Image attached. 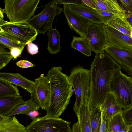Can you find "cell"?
Returning a JSON list of instances; mask_svg holds the SVG:
<instances>
[{
    "label": "cell",
    "instance_id": "obj_1",
    "mask_svg": "<svg viewBox=\"0 0 132 132\" xmlns=\"http://www.w3.org/2000/svg\"><path fill=\"white\" fill-rule=\"evenodd\" d=\"M121 67L106 52L95 54L91 63L88 104L89 111L99 108L104 101L112 79Z\"/></svg>",
    "mask_w": 132,
    "mask_h": 132
},
{
    "label": "cell",
    "instance_id": "obj_2",
    "mask_svg": "<svg viewBox=\"0 0 132 132\" xmlns=\"http://www.w3.org/2000/svg\"><path fill=\"white\" fill-rule=\"evenodd\" d=\"M61 67H53L48 72L50 92L48 104L45 110L46 115L59 117L71 101L73 92L68 76L63 73Z\"/></svg>",
    "mask_w": 132,
    "mask_h": 132
},
{
    "label": "cell",
    "instance_id": "obj_3",
    "mask_svg": "<svg viewBox=\"0 0 132 132\" xmlns=\"http://www.w3.org/2000/svg\"><path fill=\"white\" fill-rule=\"evenodd\" d=\"M69 80L73 88L76 100L73 110L76 115L84 104H88L90 81L89 70L78 65L71 70Z\"/></svg>",
    "mask_w": 132,
    "mask_h": 132
},
{
    "label": "cell",
    "instance_id": "obj_4",
    "mask_svg": "<svg viewBox=\"0 0 132 132\" xmlns=\"http://www.w3.org/2000/svg\"><path fill=\"white\" fill-rule=\"evenodd\" d=\"M39 0H6L5 13L12 23L27 22L35 13Z\"/></svg>",
    "mask_w": 132,
    "mask_h": 132
},
{
    "label": "cell",
    "instance_id": "obj_5",
    "mask_svg": "<svg viewBox=\"0 0 132 132\" xmlns=\"http://www.w3.org/2000/svg\"><path fill=\"white\" fill-rule=\"evenodd\" d=\"M120 70L116 73L110 83L109 91L114 94L122 108L132 106V78L124 74Z\"/></svg>",
    "mask_w": 132,
    "mask_h": 132
},
{
    "label": "cell",
    "instance_id": "obj_6",
    "mask_svg": "<svg viewBox=\"0 0 132 132\" xmlns=\"http://www.w3.org/2000/svg\"><path fill=\"white\" fill-rule=\"evenodd\" d=\"M39 14L34 16L27 23L38 34H45L52 28V24L55 16L63 12V9L58 6L56 0L50 1L44 6Z\"/></svg>",
    "mask_w": 132,
    "mask_h": 132
},
{
    "label": "cell",
    "instance_id": "obj_7",
    "mask_svg": "<svg viewBox=\"0 0 132 132\" xmlns=\"http://www.w3.org/2000/svg\"><path fill=\"white\" fill-rule=\"evenodd\" d=\"M71 122L46 115L37 117L26 127L28 132H72Z\"/></svg>",
    "mask_w": 132,
    "mask_h": 132
},
{
    "label": "cell",
    "instance_id": "obj_8",
    "mask_svg": "<svg viewBox=\"0 0 132 132\" xmlns=\"http://www.w3.org/2000/svg\"><path fill=\"white\" fill-rule=\"evenodd\" d=\"M0 29L19 43L26 45L29 42L36 40L38 34L27 22L7 21L0 26Z\"/></svg>",
    "mask_w": 132,
    "mask_h": 132
},
{
    "label": "cell",
    "instance_id": "obj_9",
    "mask_svg": "<svg viewBox=\"0 0 132 132\" xmlns=\"http://www.w3.org/2000/svg\"><path fill=\"white\" fill-rule=\"evenodd\" d=\"M85 38L92 51L95 54L103 52L108 43L105 25L103 23H91Z\"/></svg>",
    "mask_w": 132,
    "mask_h": 132
},
{
    "label": "cell",
    "instance_id": "obj_10",
    "mask_svg": "<svg viewBox=\"0 0 132 132\" xmlns=\"http://www.w3.org/2000/svg\"><path fill=\"white\" fill-rule=\"evenodd\" d=\"M36 86L31 94L30 98L38 104L42 109L45 110L50 100V80L47 76L41 74L35 79Z\"/></svg>",
    "mask_w": 132,
    "mask_h": 132
},
{
    "label": "cell",
    "instance_id": "obj_11",
    "mask_svg": "<svg viewBox=\"0 0 132 132\" xmlns=\"http://www.w3.org/2000/svg\"><path fill=\"white\" fill-rule=\"evenodd\" d=\"M129 76H132V52L116 48L109 43L104 49Z\"/></svg>",
    "mask_w": 132,
    "mask_h": 132
},
{
    "label": "cell",
    "instance_id": "obj_12",
    "mask_svg": "<svg viewBox=\"0 0 132 132\" xmlns=\"http://www.w3.org/2000/svg\"><path fill=\"white\" fill-rule=\"evenodd\" d=\"M63 13L70 28L74 30L80 36L85 38L88 28L92 23L80 14L69 9L63 5Z\"/></svg>",
    "mask_w": 132,
    "mask_h": 132
},
{
    "label": "cell",
    "instance_id": "obj_13",
    "mask_svg": "<svg viewBox=\"0 0 132 132\" xmlns=\"http://www.w3.org/2000/svg\"><path fill=\"white\" fill-rule=\"evenodd\" d=\"M105 27L109 44L117 48L132 52V37L107 25H105Z\"/></svg>",
    "mask_w": 132,
    "mask_h": 132
},
{
    "label": "cell",
    "instance_id": "obj_14",
    "mask_svg": "<svg viewBox=\"0 0 132 132\" xmlns=\"http://www.w3.org/2000/svg\"><path fill=\"white\" fill-rule=\"evenodd\" d=\"M103 118L106 121L117 114L121 113L122 108L118 103L114 94L109 91L99 107Z\"/></svg>",
    "mask_w": 132,
    "mask_h": 132
},
{
    "label": "cell",
    "instance_id": "obj_15",
    "mask_svg": "<svg viewBox=\"0 0 132 132\" xmlns=\"http://www.w3.org/2000/svg\"><path fill=\"white\" fill-rule=\"evenodd\" d=\"M0 78L14 84L17 87H21L30 94L34 91L36 86L35 81L27 79L18 73L0 72Z\"/></svg>",
    "mask_w": 132,
    "mask_h": 132
},
{
    "label": "cell",
    "instance_id": "obj_16",
    "mask_svg": "<svg viewBox=\"0 0 132 132\" xmlns=\"http://www.w3.org/2000/svg\"><path fill=\"white\" fill-rule=\"evenodd\" d=\"M65 5L69 9L86 18L92 23L105 24L104 21L95 9L84 5Z\"/></svg>",
    "mask_w": 132,
    "mask_h": 132
},
{
    "label": "cell",
    "instance_id": "obj_17",
    "mask_svg": "<svg viewBox=\"0 0 132 132\" xmlns=\"http://www.w3.org/2000/svg\"><path fill=\"white\" fill-rule=\"evenodd\" d=\"M106 25L132 37V26L127 18L126 14L117 15L106 23Z\"/></svg>",
    "mask_w": 132,
    "mask_h": 132
},
{
    "label": "cell",
    "instance_id": "obj_18",
    "mask_svg": "<svg viewBox=\"0 0 132 132\" xmlns=\"http://www.w3.org/2000/svg\"><path fill=\"white\" fill-rule=\"evenodd\" d=\"M25 102L21 96L0 97V113L6 116L15 107L23 104Z\"/></svg>",
    "mask_w": 132,
    "mask_h": 132
},
{
    "label": "cell",
    "instance_id": "obj_19",
    "mask_svg": "<svg viewBox=\"0 0 132 132\" xmlns=\"http://www.w3.org/2000/svg\"><path fill=\"white\" fill-rule=\"evenodd\" d=\"M0 132H28L15 116L7 117L0 122Z\"/></svg>",
    "mask_w": 132,
    "mask_h": 132
},
{
    "label": "cell",
    "instance_id": "obj_20",
    "mask_svg": "<svg viewBox=\"0 0 132 132\" xmlns=\"http://www.w3.org/2000/svg\"><path fill=\"white\" fill-rule=\"evenodd\" d=\"M80 132H92L88 104L84 103L77 115Z\"/></svg>",
    "mask_w": 132,
    "mask_h": 132
},
{
    "label": "cell",
    "instance_id": "obj_21",
    "mask_svg": "<svg viewBox=\"0 0 132 132\" xmlns=\"http://www.w3.org/2000/svg\"><path fill=\"white\" fill-rule=\"evenodd\" d=\"M97 9L117 14H125L126 12L117 0H94Z\"/></svg>",
    "mask_w": 132,
    "mask_h": 132
},
{
    "label": "cell",
    "instance_id": "obj_22",
    "mask_svg": "<svg viewBox=\"0 0 132 132\" xmlns=\"http://www.w3.org/2000/svg\"><path fill=\"white\" fill-rule=\"evenodd\" d=\"M48 42L47 49L50 53L55 54L61 51V35L56 29L52 28L47 31Z\"/></svg>",
    "mask_w": 132,
    "mask_h": 132
},
{
    "label": "cell",
    "instance_id": "obj_23",
    "mask_svg": "<svg viewBox=\"0 0 132 132\" xmlns=\"http://www.w3.org/2000/svg\"><path fill=\"white\" fill-rule=\"evenodd\" d=\"M40 108L39 105L31 99L26 101L23 104L15 107L7 117H11L13 116L22 114L27 116L30 112L34 111H38Z\"/></svg>",
    "mask_w": 132,
    "mask_h": 132
},
{
    "label": "cell",
    "instance_id": "obj_24",
    "mask_svg": "<svg viewBox=\"0 0 132 132\" xmlns=\"http://www.w3.org/2000/svg\"><path fill=\"white\" fill-rule=\"evenodd\" d=\"M70 45L71 47L78 50L86 56L88 57L91 56L92 49L85 38L81 36H73Z\"/></svg>",
    "mask_w": 132,
    "mask_h": 132
},
{
    "label": "cell",
    "instance_id": "obj_25",
    "mask_svg": "<svg viewBox=\"0 0 132 132\" xmlns=\"http://www.w3.org/2000/svg\"><path fill=\"white\" fill-rule=\"evenodd\" d=\"M127 125L122 118V112L119 113L107 121V132H117Z\"/></svg>",
    "mask_w": 132,
    "mask_h": 132
},
{
    "label": "cell",
    "instance_id": "obj_26",
    "mask_svg": "<svg viewBox=\"0 0 132 132\" xmlns=\"http://www.w3.org/2000/svg\"><path fill=\"white\" fill-rule=\"evenodd\" d=\"M19 89L16 86L0 78V97L20 96Z\"/></svg>",
    "mask_w": 132,
    "mask_h": 132
},
{
    "label": "cell",
    "instance_id": "obj_27",
    "mask_svg": "<svg viewBox=\"0 0 132 132\" xmlns=\"http://www.w3.org/2000/svg\"><path fill=\"white\" fill-rule=\"evenodd\" d=\"M90 111V118L92 132H99L101 122V112L99 108Z\"/></svg>",
    "mask_w": 132,
    "mask_h": 132
},
{
    "label": "cell",
    "instance_id": "obj_28",
    "mask_svg": "<svg viewBox=\"0 0 132 132\" xmlns=\"http://www.w3.org/2000/svg\"><path fill=\"white\" fill-rule=\"evenodd\" d=\"M0 43L10 50L13 48H17L23 50L26 45L19 43L1 30H0Z\"/></svg>",
    "mask_w": 132,
    "mask_h": 132
},
{
    "label": "cell",
    "instance_id": "obj_29",
    "mask_svg": "<svg viewBox=\"0 0 132 132\" xmlns=\"http://www.w3.org/2000/svg\"><path fill=\"white\" fill-rule=\"evenodd\" d=\"M122 115L123 120L127 124H132V106L122 110Z\"/></svg>",
    "mask_w": 132,
    "mask_h": 132
},
{
    "label": "cell",
    "instance_id": "obj_30",
    "mask_svg": "<svg viewBox=\"0 0 132 132\" xmlns=\"http://www.w3.org/2000/svg\"><path fill=\"white\" fill-rule=\"evenodd\" d=\"M95 9L104 21L105 25H106V22L113 17L119 14L113 13L99 9Z\"/></svg>",
    "mask_w": 132,
    "mask_h": 132
},
{
    "label": "cell",
    "instance_id": "obj_31",
    "mask_svg": "<svg viewBox=\"0 0 132 132\" xmlns=\"http://www.w3.org/2000/svg\"><path fill=\"white\" fill-rule=\"evenodd\" d=\"M12 59L10 53H0V70L5 67Z\"/></svg>",
    "mask_w": 132,
    "mask_h": 132
},
{
    "label": "cell",
    "instance_id": "obj_32",
    "mask_svg": "<svg viewBox=\"0 0 132 132\" xmlns=\"http://www.w3.org/2000/svg\"><path fill=\"white\" fill-rule=\"evenodd\" d=\"M57 5L73 4L78 5H85L82 0H56Z\"/></svg>",
    "mask_w": 132,
    "mask_h": 132
},
{
    "label": "cell",
    "instance_id": "obj_33",
    "mask_svg": "<svg viewBox=\"0 0 132 132\" xmlns=\"http://www.w3.org/2000/svg\"><path fill=\"white\" fill-rule=\"evenodd\" d=\"M27 51L30 54L33 55L37 54L39 52L37 46L34 44L32 42L29 41L27 43Z\"/></svg>",
    "mask_w": 132,
    "mask_h": 132
},
{
    "label": "cell",
    "instance_id": "obj_34",
    "mask_svg": "<svg viewBox=\"0 0 132 132\" xmlns=\"http://www.w3.org/2000/svg\"><path fill=\"white\" fill-rule=\"evenodd\" d=\"M122 6V7L126 12H132V0L119 1Z\"/></svg>",
    "mask_w": 132,
    "mask_h": 132
},
{
    "label": "cell",
    "instance_id": "obj_35",
    "mask_svg": "<svg viewBox=\"0 0 132 132\" xmlns=\"http://www.w3.org/2000/svg\"><path fill=\"white\" fill-rule=\"evenodd\" d=\"M16 64L17 66L22 68L32 67L35 65L30 61L26 60H21L18 61Z\"/></svg>",
    "mask_w": 132,
    "mask_h": 132
},
{
    "label": "cell",
    "instance_id": "obj_36",
    "mask_svg": "<svg viewBox=\"0 0 132 132\" xmlns=\"http://www.w3.org/2000/svg\"><path fill=\"white\" fill-rule=\"evenodd\" d=\"M23 50L17 48H13L10 50V55L14 59H16L17 57L21 54Z\"/></svg>",
    "mask_w": 132,
    "mask_h": 132
},
{
    "label": "cell",
    "instance_id": "obj_37",
    "mask_svg": "<svg viewBox=\"0 0 132 132\" xmlns=\"http://www.w3.org/2000/svg\"><path fill=\"white\" fill-rule=\"evenodd\" d=\"M101 122L99 132H107V121L105 120L101 113Z\"/></svg>",
    "mask_w": 132,
    "mask_h": 132
},
{
    "label": "cell",
    "instance_id": "obj_38",
    "mask_svg": "<svg viewBox=\"0 0 132 132\" xmlns=\"http://www.w3.org/2000/svg\"><path fill=\"white\" fill-rule=\"evenodd\" d=\"M82 1L85 5L94 9H97V7L94 0H82Z\"/></svg>",
    "mask_w": 132,
    "mask_h": 132
},
{
    "label": "cell",
    "instance_id": "obj_39",
    "mask_svg": "<svg viewBox=\"0 0 132 132\" xmlns=\"http://www.w3.org/2000/svg\"><path fill=\"white\" fill-rule=\"evenodd\" d=\"M39 114V112L37 111H34L30 112L27 115L32 120L38 116Z\"/></svg>",
    "mask_w": 132,
    "mask_h": 132
},
{
    "label": "cell",
    "instance_id": "obj_40",
    "mask_svg": "<svg viewBox=\"0 0 132 132\" xmlns=\"http://www.w3.org/2000/svg\"><path fill=\"white\" fill-rule=\"evenodd\" d=\"M9 53L8 51V49L3 44L0 43V53Z\"/></svg>",
    "mask_w": 132,
    "mask_h": 132
},
{
    "label": "cell",
    "instance_id": "obj_41",
    "mask_svg": "<svg viewBox=\"0 0 132 132\" xmlns=\"http://www.w3.org/2000/svg\"><path fill=\"white\" fill-rule=\"evenodd\" d=\"M72 132H80L78 121L74 123L72 126Z\"/></svg>",
    "mask_w": 132,
    "mask_h": 132
},
{
    "label": "cell",
    "instance_id": "obj_42",
    "mask_svg": "<svg viewBox=\"0 0 132 132\" xmlns=\"http://www.w3.org/2000/svg\"><path fill=\"white\" fill-rule=\"evenodd\" d=\"M126 13L127 18L130 24L132 25V12L126 11Z\"/></svg>",
    "mask_w": 132,
    "mask_h": 132
},
{
    "label": "cell",
    "instance_id": "obj_43",
    "mask_svg": "<svg viewBox=\"0 0 132 132\" xmlns=\"http://www.w3.org/2000/svg\"><path fill=\"white\" fill-rule=\"evenodd\" d=\"M4 9H2L0 7V18L2 19H3L4 18Z\"/></svg>",
    "mask_w": 132,
    "mask_h": 132
},
{
    "label": "cell",
    "instance_id": "obj_44",
    "mask_svg": "<svg viewBox=\"0 0 132 132\" xmlns=\"http://www.w3.org/2000/svg\"><path fill=\"white\" fill-rule=\"evenodd\" d=\"M128 129L127 132H132V124H127Z\"/></svg>",
    "mask_w": 132,
    "mask_h": 132
},
{
    "label": "cell",
    "instance_id": "obj_45",
    "mask_svg": "<svg viewBox=\"0 0 132 132\" xmlns=\"http://www.w3.org/2000/svg\"><path fill=\"white\" fill-rule=\"evenodd\" d=\"M127 129L128 125L126 127L121 129L120 130L117 132H127Z\"/></svg>",
    "mask_w": 132,
    "mask_h": 132
},
{
    "label": "cell",
    "instance_id": "obj_46",
    "mask_svg": "<svg viewBox=\"0 0 132 132\" xmlns=\"http://www.w3.org/2000/svg\"><path fill=\"white\" fill-rule=\"evenodd\" d=\"M7 21H5L3 19L0 18V26L5 23Z\"/></svg>",
    "mask_w": 132,
    "mask_h": 132
},
{
    "label": "cell",
    "instance_id": "obj_47",
    "mask_svg": "<svg viewBox=\"0 0 132 132\" xmlns=\"http://www.w3.org/2000/svg\"><path fill=\"white\" fill-rule=\"evenodd\" d=\"M5 116H4L0 113V122H2L5 118Z\"/></svg>",
    "mask_w": 132,
    "mask_h": 132
}]
</instances>
